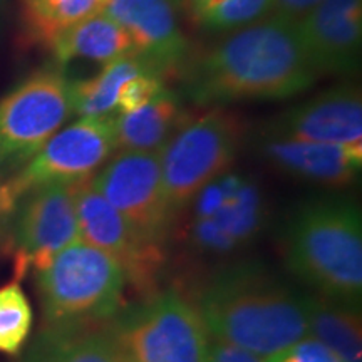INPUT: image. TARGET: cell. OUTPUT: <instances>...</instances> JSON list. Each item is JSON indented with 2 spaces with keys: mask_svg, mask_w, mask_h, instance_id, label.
I'll return each mask as SVG.
<instances>
[{
  "mask_svg": "<svg viewBox=\"0 0 362 362\" xmlns=\"http://www.w3.org/2000/svg\"><path fill=\"white\" fill-rule=\"evenodd\" d=\"M116 149L115 115L81 117L54 134L19 173L0 183V215L11 214L17 202L34 188L90 178Z\"/></svg>",
  "mask_w": 362,
  "mask_h": 362,
  "instance_id": "cell-7",
  "label": "cell"
},
{
  "mask_svg": "<svg viewBox=\"0 0 362 362\" xmlns=\"http://www.w3.org/2000/svg\"><path fill=\"white\" fill-rule=\"evenodd\" d=\"M103 12L128 33L134 56L161 78L185 64L188 40L171 0H107Z\"/></svg>",
  "mask_w": 362,
  "mask_h": 362,
  "instance_id": "cell-12",
  "label": "cell"
},
{
  "mask_svg": "<svg viewBox=\"0 0 362 362\" xmlns=\"http://www.w3.org/2000/svg\"><path fill=\"white\" fill-rule=\"evenodd\" d=\"M189 4V11L193 12V16L197 17L198 13L208 11V8L215 7L216 4H220L221 0H185Z\"/></svg>",
  "mask_w": 362,
  "mask_h": 362,
  "instance_id": "cell-29",
  "label": "cell"
},
{
  "mask_svg": "<svg viewBox=\"0 0 362 362\" xmlns=\"http://www.w3.org/2000/svg\"><path fill=\"white\" fill-rule=\"evenodd\" d=\"M107 0H24V21L34 42L51 47L69 27L101 12Z\"/></svg>",
  "mask_w": 362,
  "mask_h": 362,
  "instance_id": "cell-22",
  "label": "cell"
},
{
  "mask_svg": "<svg viewBox=\"0 0 362 362\" xmlns=\"http://www.w3.org/2000/svg\"><path fill=\"white\" fill-rule=\"evenodd\" d=\"M307 337L315 339L342 362H362V320L359 305L319 293L304 297Z\"/></svg>",
  "mask_w": 362,
  "mask_h": 362,
  "instance_id": "cell-20",
  "label": "cell"
},
{
  "mask_svg": "<svg viewBox=\"0 0 362 362\" xmlns=\"http://www.w3.org/2000/svg\"><path fill=\"white\" fill-rule=\"evenodd\" d=\"M292 351L296 352L300 362H342L329 347L312 337H304L302 341L293 344Z\"/></svg>",
  "mask_w": 362,
  "mask_h": 362,
  "instance_id": "cell-27",
  "label": "cell"
},
{
  "mask_svg": "<svg viewBox=\"0 0 362 362\" xmlns=\"http://www.w3.org/2000/svg\"><path fill=\"white\" fill-rule=\"evenodd\" d=\"M90 178L76 185L79 242L111 257L124 272L126 282L144 296H151L165 267V247L153 245L139 237L119 211L94 188Z\"/></svg>",
  "mask_w": 362,
  "mask_h": 362,
  "instance_id": "cell-11",
  "label": "cell"
},
{
  "mask_svg": "<svg viewBox=\"0 0 362 362\" xmlns=\"http://www.w3.org/2000/svg\"><path fill=\"white\" fill-rule=\"evenodd\" d=\"M33 329V307L17 282L0 287V352L17 356Z\"/></svg>",
  "mask_w": 362,
  "mask_h": 362,
  "instance_id": "cell-23",
  "label": "cell"
},
{
  "mask_svg": "<svg viewBox=\"0 0 362 362\" xmlns=\"http://www.w3.org/2000/svg\"><path fill=\"white\" fill-rule=\"evenodd\" d=\"M90 181L139 237L165 247L176 211L163 185L160 151H119Z\"/></svg>",
  "mask_w": 362,
  "mask_h": 362,
  "instance_id": "cell-9",
  "label": "cell"
},
{
  "mask_svg": "<svg viewBox=\"0 0 362 362\" xmlns=\"http://www.w3.org/2000/svg\"><path fill=\"white\" fill-rule=\"evenodd\" d=\"M171 2H173L176 7H180V6H181V4H185V0H171Z\"/></svg>",
  "mask_w": 362,
  "mask_h": 362,
  "instance_id": "cell-31",
  "label": "cell"
},
{
  "mask_svg": "<svg viewBox=\"0 0 362 362\" xmlns=\"http://www.w3.org/2000/svg\"><path fill=\"white\" fill-rule=\"evenodd\" d=\"M223 197L211 214L194 216L189 228L192 242L205 252H230L255 237L262 226L264 210L255 185L238 175H221Z\"/></svg>",
  "mask_w": 362,
  "mask_h": 362,
  "instance_id": "cell-15",
  "label": "cell"
},
{
  "mask_svg": "<svg viewBox=\"0 0 362 362\" xmlns=\"http://www.w3.org/2000/svg\"><path fill=\"white\" fill-rule=\"evenodd\" d=\"M21 362H129L107 325L42 329Z\"/></svg>",
  "mask_w": 362,
  "mask_h": 362,
  "instance_id": "cell-19",
  "label": "cell"
},
{
  "mask_svg": "<svg viewBox=\"0 0 362 362\" xmlns=\"http://www.w3.org/2000/svg\"><path fill=\"white\" fill-rule=\"evenodd\" d=\"M185 123L187 115L178 98L163 89L144 106L116 116L117 151H161Z\"/></svg>",
  "mask_w": 362,
  "mask_h": 362,
  "instance_id": "cell-17",
  "label": "cell"
},
{
  "mask_svg": "<svg viewBox=\"0 0 362 362\" xmlns=\"http://www.w3.org/2000/svg\"><path fill=\"white\" fill-rule=\"evenodd\" d=\"M71 83L59 71H39L0 99V165H21L72 115Z\"/></svg>",
  "mask_w": 362,
  "mask_h": 362,
  "instance_id": "cell-8",
  "label": "cell"
},
{
  "mask_svg": "<svg viewBox=\"0 0 362 362\" xmlns=\"http://www.w3.org/2000/svg\"><path fill=\"white\" fill-rule=\"evenodd\" d=\"M76 185L52 183L34 188L13 206L11 250L17 277L29 270L35 274L44 270L57 253L79 242Z\"/></svg>",
  "mask_w": 362,
  "mask_h": 362,
  "instance_id": "cell-10",
  "label": "cell"
},
{
  "mask_svg": "<svg viewBox=\"0 0 362 362\" xmlns=\"http://www.w3.org/2000/svg\"><path fill=\"white\" fill-rule=\"evenodd\" d=\"M274 0H221L215 7L198 13L197 21L211 33L240 30L260 22L272 11Z\"/></svg>",
  "mask_w": 362,
  "mask_h": 362,
  "instance_id": "cell-24",
  "label": "cell"
},
{
  "mask_svg": "<svg viewBox=\"0 0 362 362\" xmlns=\"http://www.w3.org/2000/svg\"><path fill=\"white\" fill-rule=\"evenodd\" d=\"M297 25L319 74H354L359 69L362 0H324Z\"/></svg>",
  "mask_w": 362,
  "mask_h": 362,
  "instance_id": "cell-14",
  "label": "cell"
},
{
  "mask_svg": "<svg viewBox=\"0 0 362 362\" xmlns=\"http://www.w3.org/2000/svg\"><path fill=\"white\" fill-rule=\"evenodd\" d=\"M296 21L272 16L235 30L185 66V93L200 106L287 99L319 78Z\"/></svg>",
  "mask_w": 362,
  "mask_h": 362,
  "instance_id": "cell-1",
  "label": "cell"
},
{
  "mask_svg": "<svg viewBox=\"0 0 362 362\" xmlns=\"http://www.w3.org/2000/svg\"><path fill=\"white\" fill-rule=\"evenodd\" d=\"M124 272L111 257L76 242L37 272L35 287L42 310V329L103 327L121 312Z\"/></svg>",
  "mask_w": 362,
  "mask_h": 362,
  "instance_id": "cell-4",
  "label": "cell"
},
{
  "mask_svg": "<svg viewBox=\"0 0 362 362\" xmlns=\"http://www.w3.org/2000/svg\"><path fill=\"white\" fill-rule=\"evenodd\" d=\"M269 357L259 356L243 347L235 346V344L220 341V339L211 337L210 354L208 362H267Z\"/></svg>",
  "mask_w": 362,
  "mask_h": 362,
  "instance_id": "cell-26",
  "label": "cell"
},
{
  "mask_svg": "<svg viewBox=\"0 0 362 362\" xmlns=\"http://www.w3.org/2000/svg\"><path fill=\"white\" fill-rule=\"evenodd\" d=\"M242 141V126L230 111L214 107L187 121L160 151L166 197L175 211L194 200L230 168Z\"/></svg>",
  "mask_w": 362,
  "mask_h": 362,
  "instance_id": "cell-6",
  "label": "cell"
},
{
  "mask_svg": "<svg viewBox=\"0 0 362 362\" xmlns=\"http://www.w3.org/2000/svg\"><path fill=\"white\" fill-rule=\"evenodd\" d=\"M4 2H6V0H0V8H2V6H4Z\"/></svg>",
  "mask_w": 362,
  "mask_h": 362,
  "instance_id": "cell-32",
  "label": "cell"
},
{
  "mask_svg": "<svg viewBox=\"0 0 362 362\" xmlns=\"http://www.w3.org/2000/svg\"><path fill=\"white\" fill-rule=\"evenodd\" d=\"M163 89H165L163 78L155 74V72H146V74L138 76V78L128 81L121 88L116 103V111L119 115H124V112L138 110V107L148 104L151 99H155Z\"/></svg>",
  "mask_w": 362,
  "mask_h": 362,
  "instance_id": "cell-25",
  "label": "cell"
},
{
  "mask_svg": "<svg viewBox=\"0 0 362 362\" xmlns=\"http://www.w3.org/2000/svg\"><path fill=\"white\" fill-rule=\"evenodd\" d=\"M107 327L129 362H208L210 332L197 305L180 293L149 296Z\"/></svg>",
  "mask_w": 362,
  "mask_h": 362,
  "instance_id": "cell-5",
  "label": "cell"
},
{
  "mask_svg": "<svg viewBox=\"0 0 362 362\" xmlns=\"http://www.w3.org/2000/svg\"><path fill=\"white\" fill-rule=\"evenodd\" d=\"M262 153L275 168L327 187H344L352 183L362 166V148L339 144L269 136L262 144Z\"/></svg>",
  "mask_w": 362,
  "mask_h": 362,
  "instance_id": "cell-16",
  "label": "cell"
},
{
  "mask_svg": "<svg viewBox=\"0 0 362 362\" xmlns=\"http://www.w3.org/2000/svg\"><path fill=\"white\" fill-rule=\"evenodd\" d=\"M146 72L155 71L136 56H128L110 62L94 78L71 83L72 111L79 117L112 116L116 111L121 88L128 81L146 74Z\"/></svg>",
  "mask_w": 362,
  "mask_h": 362,
  "instance_id": "cell-21",
  "label": "cell"
},
{
  "mask_svg": "<svg viewBox=\"0 0 362 362\" xmlns=\"http://www.w3.org/2000/svg\"><path fill=\"white\" fill-rule=\"evenodd\" d=\"M287 269L319 296L359 305L362 218L352 200L315 198L293 211L284 232Z\"/></svg>",
  "mask_w": 362,
  "mask_h": 362,
  "instance_id": "cell-3",
  "label": "cell"
},
{
  "mask_svg": "<svg viewBox=\"0 0 362 362\" xmlns=\"http://www.w3.org/2000/svg\"><path fill=\"white\" fill-rule=\"evenodd\" d=\"M267 362H300V359H298L296 352L292 351V347H288V349H285L282 352H279V354L269 357V361Z\"/></svg>",
  "mask_w": 362,
  "mask_h": 362,
  "instance_id": "cell-30",
  "label": "cell"
},
{
  "mask_svg": "<svg viewBox=\"0 0 362 362\" xmlns=\"http://www.w3.org/2000/svg\"><path fill=\"white\" fill-rule=\"evenodd\" d=\"M322 2L324 0H274L272 11L275 12V16L298 22Z\"/></svg>",
  "mask_w": 362,
  "mask_h": 362,
  "instance_id": "cell-28",
  "label": "cell"
},
{
  "mask_svg": "<svg viewBox=\"0 0 362 362\" xmlns=\"http://www.w3.org/2000/svg\"><path fill=\"white\" fill-rule=\"evenodd\" d=\"M197 309L211 337L264 357L307 337L304 297L252 262L216 270L203 284Z\"/></svg>",
  "mask_w": 362,
  "mask_h": 362,
  "instance_id": "cell-2",
  "label": "cell"
},
{
  "mask_svg": "<svg viewBox=\"0 0 362 362\" xmlns=\"http://www.w3.org/2000/svg\"><path fill=\"white\" fill-rule=\"evenodd\" d=\"M272 138L362 148L359 88L344 84L284 112L272 126Z\"/></svg>",
  "mask_w": 362,
  "mask_h": 362,
  "instance_id": "cell-13",
  "label": "cell"
},
{
  "mask_svg": "<svg viewBox=\"0 0 362 362\" xmlns=\"http://www.w3.org/2000/svg\"><path fill=\"white\" fill-rule=\"evenodd\" d=\"M51 49L59 64L88 59L106 66L117 59L134 56L128 33L103 11L59 34Z\"/></svg>",
  "mask_w": 362,
  "mask_h": 362,
  "instance_id": "cell-18",
  "label": "cell"
}]
</instances>
